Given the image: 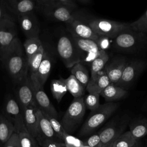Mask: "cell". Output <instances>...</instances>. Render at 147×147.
Masks as SVG:
<instances>
[{
  "label": "cell",
  "mask_w": 147,
  "mask_h": 147,
  "mask_svg": "<svg viewBox=\"0 0 147 147\" xmlns=\"http://www.w3.org/2000/svg\"><path fill=\"white\" fill-rule=\"evenodd\" d=\"M0 58L7 72L16 84L29 75L28 58L18 37Z\"/></svg>",
  "instance_id": "obj_1"
},
{
  "label": "cell",
  "mask_w": 147,
  "mask_h": 147,
  "mask_svg": "<svg viewBox=\"0 0 147 147\" xmlns=\"http://www.w3.org/2000/svg\"><path fill=\"white\" fill-rule=\"evenodd\" d=\"M118 107V104L117 103L106 102L92 111L81 127L79 136H85L92 133L115 111Z\"/></svg>",
  "instance_id": "obj_2"
},
{
  "label": "cell",
  "mask_w": 147,
  "mask_h": 147,
  "mask_svg": "<svg viewBox=\"0 0 147 147\" xmlns=\"http://www.w3.org/2000/svg\"><path fill=\"white\" fill-rule=\"evenodd\" d=\"M86 108L83 96L74 98L61 121L67 133L71 134L75 130L84 115Z\"/></svg>",
  "instance_id": "obj_3"
},
{
  "label": "cell",
  "mask_w": 147,
  "mask_h": 147,
  "mask_svg": "<svg viewBox=\"0 0 147 147\" xmlns=\"http://www.w3.org/2000/svg\"><path fill=\"white\" fill-rule=\"evenodd\" d=\"M57 53L67 68H71L80 60L75 43L69 34H61L56 42Z\"/></svg>",
  "instance_id": "obj_4"
},
{
  "label": "cell",
  "mask_w": 147,
  "mask_h": 147,
  "mask_svg": "<svg viewBox=\"0 0 147 147\" xmlns=\"http://www.w3.org/2000/svg\"><path fill=\"white\" fill-rule=\"evenodd\" d=\"M87 23L97 35L110 38H114L121 33L131 29L130 24L106 19H92Z\"/></svg>",
  "instance_id": "obj_5"
},
{
  "label": "cell",
  "mask_w": 147,
  "mask_h": 147,
  "mask_svg": "<svg viewBox=\"0 0 147 147\" xmlns=\"http://www.w3.org/2000/svg\"><path fill=\"white\" fill-rule=\"evenodd\" d=\"M76 46L80 63L90 65L100 54V50L96 41L75 37L69 33Z\"/></svg>",
  "instance_id": "obj_6"
},
{
  "label": "cell",
  "mask_w": 147,
  "mask_h": 147,
  "mask_svg": "<svg viewBox=\"0 0 147 147\" xmlns=\"http://www.w3.org/2000/svg\"><path fill=\"white\" fill-rule=\"evenodd\" d=\"M43 13L50 20L63 22L66 24L78 19H82V17L78 14L75 9L67 6L57 3L49 6L41 8Z\"/></svg>",
  "instance_id": "obj_7"
},
{
  "label": "cell",
  "mask_w": 147,
  "mask_h": 147,
  "mask_svg": "<svg viewBox=\"0 0 147 147\" xmlns=\"http://www.w3.org/2000/svg\"><path fill=\"white\" fill-rule=\"evenodd\" d=\"M3 115L14 125L16 133L27 131L24 123L23 112L17 100L13 97H8L6 99Z\"/></svg>",
  "instance_id": "obj_8"
},
{
  "label": "cell",
  "mask_w": 147,
  "mask_h": 147,
  "mask_svg": "<svg viewBox=\"0 0 147 147\" xmlns=\"http://www.w3.org/2000/svg\"><path fill=\"white\" fill-rule=\"evenodd\" d=\"M17 34L15 19H7L0 22V57L11 45Z\"/></svg>",
  "instance_id": "obj_9"
},
{
  "label": "cell",
  "mask_w": 147,
  "mask_h": 147,
  "mask_svg": "<svg viewBox=\"0 0 147 147\" xmlns=\"http://www.w3.org/2000/svg\"><path fill=\"white\" fill-rule=\"evenodd\" d=\"M18 84L16 90V100L22 112L30 105L36 104L34 101L33 82L29 75Z\"/></svg>",
  "instance_id": "obj_10"
},
{
  "label": "cell",
  "mask_w": 147,
  "mask_h": 147,
  "mask_svg": "<svg viewBox=\"0 0 147 147\" xmlns=\"http://www.w3.org/2000/svg\"><path fill=\"white\" fill-rule=\"evenodd\" d=\"M145 66V62L142 60H137L127 62L121 78L115 85L126 90L141 72Z\"/></svg>",
  "instance_id": "obj_11"
},
{
  "label": "cell",
  "mask_w": 147,
  "mask_h": 147,
  "mask_svg": "<svg viewBox=\"0 0 147 147\" xmlns=\"http://www.w3.org/2000/svg\"><path fill=\"white\" fill-rule=\"evenodd\" d=\"M66 25L69 33L75 37L95 41H96L99 37V36L94 32L88 23L82 19L75 20Z\"/></svg>",
  "instance_id": "obj_12"
},
{
  "label": "cell",
  "mask_w": 147,
  "mask_h": 147,
  "mask_svg": "<svg viewBox=\"0 0 147 147\" xmlns=\"http://www.w3.org/2000/svg\"><path fill=\"white\" fill-rule=\"evenodd\" d=\"M32 82L34 101L37 107L44 113L58 119V113L44 91V87L40 86L38 84L33 81Z\"/></svg>",
  "instance_id": "obj_13"
},
{
  "label": "cell",
  "mask_w": 147,
  "mask_h": 147,
  "mask_svg": "<svg viewBox=\"0 0 147 147\" xmlns=\"http://www.w3.org/2000/svg\"><path fill=\"white\" fill-rule=\"evenodd\" d=\"M17 18L20 28L26 38L39 37V23L33 12L18 16Z\"/></svg>",
  "instance_id": "obj_14"
},
{
  "label": "cell",
  "mask_w": 147,
  "mask_h": 147,
  "mask_svg": "<svg viewBox=\"0 0 147 147\" xmlns=\"http://www.w3.org/2000/svg\"><path fill=\"white\" fill-rule=\"evenodd\" d=\"M142 34L144 33L136 32L132 29L123 32L114 38V45L122 50L131 49L140 42Z\"/></svg>",
  "instance_id": "obj_15"
},
{
  "label": "cell",
  "mask_w": 147,
  "mask_h": 147,
  "mask_svg": "<svg viewBox=\"0 0 147 147\" xmlns=\"http://www.w3.org/2000/svg\"><path fill=\"white\" fill-rule=\"evenodd\" d=\"M53 57L50 52L45 47V53L44 57L39 66L35 78L33 79H32V80L33 82L38 84L40 86L44 87V84L49 76L53 65Z\"/></svg>",
  "instance_id": "obj_16"
},
{
  "label": "cell",
  "mask_w": 147,
  "mask_h": 147,
  "mask_svg": "<svg viewBox=\"0 0 147 147\" xmlns=\"http://www.w3.org/2000/svg\"><path fill=\"white\" fill-rule=\"evenodd\" d=\"M11 13L17 16L33 13L39 6L33 0H5Z\"/></svg>",
  "instance_id": "obj_17"
},
{
  "label": "cell",
  "mask_w": 147,
  "mask_h": 147,
  "mask_svg": "<svg viewBox=\"0 0 147 147\" xmlns=\"http://www.w3.org/2000/svg\"><path fill=\"white\" fill-rule=\"evenodd\" d=\"M36 104L30 105L23 112L25 127L28 133L35 139L38 134V117Z\"/></svg>",
  "instance_id": "obj_18"
},
{
  "label": "cell",
  "mask_w": 147,
  "mask_h": 147,
  "mask_svg": "<svg viewBox=\"0 0 147 147\" xmlns=\"http://www.w3.org/2000/svg\"><path fill=\"white\" fill-rule=\"evenodd\" d=\"M37 114L38 117V134L36 140L49 139L60 141L56 137L49 121L39 108L37 109Z\"/></svg>",
  "instance_id": "obj_19"
},
{
  "label": "cell",
  "mask_w": 147,
  "mask_h": 147,
  "mask_svg": "<svg viewBox=\"0 0 147 147\" xmlns=\"http://www.w3.org/2000/svg\"><path fill=\"white\" fill-rule=\"evenodd\" d=\"M127 63L124 57H118L105 65V71L111 83L116 84L120 80L124 68Z\"/></svg>",
  "instance_id": "obj_20"
},
{
  "label": "cell",
  "mask_w": 147,
  "mask_h": 147,
  "mask_svg": "<svg viewBox=\"0 0 147 147\" xmlns=\"http://www.w3.org/2000/svg\"><path fill=\"white\" fill-rule=\"evenodd\" d=\"M124 128V125L117 126L114 123L109 124L103 128L98 133L102 144L105 145L114 141L123 133Z\"/></svg>",
  "instance_id": "obj_21"
},
{
  "label": "cell",
  "mask_w": 147,
  "mask_h": 147,
  "mask_svg": "<svg viewBox=\"0 0 147 147\" xmlns=\"http://www.w3.org/2000/svg\"><path fill=\"white\" fill-rule=\"evenodd\" d=\"M111 83L106 72L102 70L98 77L94 80H90L86 90L88 93L99 94Z\"/></svg>",
  "instance_id": "obj_22"
},
{
  "label": "cell",
  "mask_w": 147,
  "mask_h": 147,
  "mask_svg": "<svg viewBox=\"0 0 147 147\" xmlns=\"http://www.w3.org/2000/svg\"><path fill=\"white\" fill-rule=\"evenodd\" d=\"M127 94V91L113 84L110 83L100 94L107 102H114V101L124 98Z\"/></svg>",
  "instance_id": "obj_23"
},
{
  "label": "cell",
  "mask_w": 147,
  "mask_h": 147,
  "mask_svg": "<svg viewBox=\"0 0 147 147\" xmlns=\"http://www.w3.org/2000/svg\"><path fill=\"white\" fill-rule=\"evenodd\" d=\"M109 60V56L105 51L102 50L99 56L95 59L90 64L91 80L96 79L105 67Z\"/></svg>",
  "instance_id": "obj_24"
},
{
  "label": "cell",
  "mask_w": 147,
  "mask_h": 147,
  "mask_svg": "<svg viewBox=\"0 0 147 147\" xmlns=\"http://www.w3.org/2000/svg\"><path fill=\"white\" fill-rule=\"evenodd\" d=\"M50 88L51 93L54 98L59 103L68 91L64 78H60L59 79H52L51 82Z\"/></svg>",
  "instance_id": "obj_25"
},
{
  "label": "cell",
  "mask_w": 147,
  "mask_h": 147,
  "mask_svg": "<svg viewBox=\"0 0 147 147\" xmlns=\"http://www.w3.org/2000/svg\"><path fill=\"white\" fill-rule=\"evenodd\" d=\"M44 53L45 46L43 45L35 54L28 59L29 75L30 76L31 79H33L35 78L39 66L44 57Z\"/></svg>",
  "instance_id": "obj_26"
},
{
  "label": "cell",
  "mask_w": 147,
  "mask_h": 147,
  "mask_svg": "<svg viewBox=\"0 0 147 147\" xmlns=\"http://www.w3.org/2000/svg\"><path fill=\"white\" fill-rule=\"evenodd\" d=\"M16 132L14 125L3 115L0 114V142L3 144Z\"/></svg>",
  "instance_id": "obj_27"
},
{
  "label": "cell",
  "mask_w": 147,
  "mask_h": 147,
  "mask_svg": "<svg viewBox=\"0 0 147 147\" xmlns=\"http://www.w3.org/2000/svg\"><path fill=\"white\" fill-rule=\"evenodd\" d=\"M65 80L68 91L69 92L74 98L83 96L84 94L86 88L83 87L73 75L71 74Z\"/></svg>",
  "instance_id": "obj_28"
},
{
  "label": "cell",
  "mask_w": 147,
  "mask_h": 147,
  "mask_svg": "<svg viewBox=\"0 0 147 147\" xmlns=\"http://www.w3.org/2000/svg\"><path fill=\"white\" fill-rule=\"evenodd\" d=\"M71 73L79 81L84 87L86 88L90 80V78L88 71L85 67L84 64L82 63L75 64L71 68Z\"/></svg>",
  "instance_id": "obj_29"
},
{
  "label": "cell",
  "mask_w": 147,
  "mask_h": 147,
  "mask_svg": "<svg viewBox=\"0 0 147 147\" xmlns=\"http://www.w3.org/2000/svg\"><path fill=\"white\" fill-rule=\"evenodd\" d=\"M135 139L138 140L147 135V119L136 121L130 125V130Z\"/></svg>",
  "instance_id": "obj_30"
},
{
  "label": "cell",
  "mask_w": 147,
  "mask_h": 147,
  "mask_svg": "<svg viewBox=\"0 0 147 147\" xmlns=\"http://www.w3.org/2000/svg\"><path fill=\"white\" fill-rule=\"evenodd\" d=\"M42 45L39 37L26 38L23 44V47L28 59L35 54Z\"/></svg>",
  "instance_id": "obj_31"
},
{
  "label": "cell",
  "mask_w": 147,
  "mask_h": 147,
  "mask_svg": "<svg viewBox=\"0 0 147 147\" xmlns=\"http://www.w3.org/2000/svg\"><path fill=\"white\" fill-rule=\"evenodd\" d=\"M137 140L135 139L130 131L122 133L113 142L112 147H130Z\"/></svg>",
  "instance_id": "obj_32"
},
{
  "label": "cell",
  "mask_w": 147,
  "mask_h": 147,
  "mask_svg": "<svg viewBox=\"0 0 147 147\" xmlns=\"http://www.w3.org/2000/svg\"><path fill=\"white\" fill-rule=\"evenodd\" d=\"M42 113L49 121L56 137L58 138L59 140L64 142V137L67 133L63 128L62 125L61 124V122H60L57 118L49 115V114L44 113V111H42Z\"/></svg>",
  "instance_id": "obj_33"
},
{
  "label": "cell",
  "mask_w": 147,
  "mask_h": 147,
  "mask_svg": "<svg viewBox=\"0 0 147 147\" xmlns=\"http://www.w3.org/2000/svg\"><path fill=\"white\" fill-rule=\"evenodd\" d=\"M18 134L20 147H37L36 140L27 131H22Z\"/></svg>",
  "instance_id": "obj_34"
},
{
  "label": "cell",
  "mask_w": 147,
  "mask_h": 147,
  "mask_svg": "<svg viewBox=\"0 0 147 147\" xmlns=\"http://www.w3.org/2000/svg\"><path fill=\"white\" fill-rule=\"evenodd\" d=\"M131 29L141 33H147V10L137 20L130 24Z\"/></svg>",
  "instance_id": "obj_35"
},
{
  "label": "cell",
  "mask_w": 147,
  "mask_h": 147,
  "mask_svg": "<svg viewBox=\"0 0 147 147\" xmlns=\"http://www.w3.org/2000/svg\"><path fill=\"white\" fill-rule=\"evenodd\" d=\"M99 94L88 93L84 98L86 107L91 111L97 109L100 105L99 103Z\"/></svg>",
  "instance_id": "obj_36"
},
{
  "label": "cell",
  "mask_w": 147,
  "mask_h": 147,
  "mask_svg": "<svg viewBox=\"0 0 147 147\" xmlns=\"http://www.w3.org/2000/svg\"><path fill=\"white\" fill-rule=\"evenodd\" d=\"M64 143L65 147H82L84 145L83 141L68 133L64 137Z\"/></svg>",
  "instance_id": "obj_37"
},
{
  "label": "cell",
  "mask_w": 147,
  "mask_h": 147,
  "mask_svg": "<svg viewBox=\"0 0 147 147\" xmlns=\"http://www.w3.org/2000/svg\"><path fill=\"white\" fill-rule=\"evenodd\" d=\"M7 19H15L9 10L5 0H0V22Z\"/></svg>",
  "instance_id": "obj_38"
},
{
  "label": "cell",
  "mask_w": 147,
  "mask_h": 147,
  "mask_svg": "<svg viewBox=\"0 0 147 147\" xmlns=\"http://www.w3.org/2000/svg\"><path fill=\"white\" fill-rule=\"evenodd\" d=\"M39 146L41 147H65L64 142L49 139H36Z\"/></svg>",
  "instance_id": "obj_39"
},
{
  "label": "cell",
  "mask_w": 147,
  "mask_h": 147,
  "mask_svg": "<svg viewBox=\"0 0 147 147\" xmlns=\"http://www.w3.org/2000/svg\"><path fill=\"white\" fill-rule=\"evenodd\" d=\"M83 141L84 145L90 147H102L103 145L98 133L91 136L86 140Z\"/></svg>",
  "instance_id": "obj_40"
},
{
  "label": "cell",
  "mask_w": 147,
  "mask_h": 147,
  "mask_svg": "<svg viewBox=\"0 0 147 147\" xmlns=\"http://www.w3.org/2000/svg\"><path fill=\"white\" fill-rule=\"evenodd\" d=\"M110 38L103 36H99L98 40H96V42L100 50L105 51L106 49H108L110 47Z\"/></svg>",
  "instance_id": "obj_41"
},
{
  "label": "cell",
  "mask_w": 147,
  "mask_h": 147,
  "mask_svg": "<svg viewBox=\"0 0 147 147\" xmlns=\"http://www.w3.org/2000/svg\"><path fill=\"white\" fill-rule=\"evenodd\" d=\"M3 147H20L18 140V134L14 132L7 141L3 144Z\"/></svg>",
  "instance_id": "obj_42"
},
{
  "label": "cell",
  "mask_w": 147,
  "mask_h": 147,
  "mask_svg": "<svg viewBox=\"0 0 147 147\" xmlns=\"http://www.w3.org/2000/svg\"><path fill=\"white\" fill-rule=\"evenodd\" d=\"M38 5L40 8L42 7L49 6L51 5H55L57 3H59L57 0H38Z\"/></svg>",
  "instance_id": "obj_43"
},
{
  "label": "cell",
  "mask_w": 147,
  "mask_h": 147,
  "mask_svg": "<svg viewBox=\"0 0 147 147\" xmlns=\"http://www.w3.org/2000/svg\"><path fill=\"white\" fill-rule=\"evenodd\" d=\"M57 1L60 3L74 9H75V8L76 7V4L75 3L74 0H57Z\"/></svg>",
  "instance_id": "obj_44"
},
{
  "label": "cell",
  "mask_w": 147,
  "mask_h": 147,
  "mask_svg": "<svg viewBox=\"0 0 147 147\" xmlns=\"http://www.w3.org/2000/svg\"><path fill=\"white\" fill-rule=\"evenodd\" d=\"M130 147H144V146H143L141 144H140V142H139L138 141V140L135 142V144H134L133 145H131V146H130Z\"/></svg>",
  "instance_id": "obj_45"
},
{
  "label": "cell",
  "mask_w": 147,
  "mask_h": 147,
  "mask_svg": "<svg viewBox=\"0 0 147 147\" xmlns=\"http://www.w3.org/2000/svg\"><path fill=\"white\" fill-rule=\"evenodd\" d=\"M76 1L84 4H87L90 2V0H76Z\"/></svg>",
  "instance_id": "obj_46"
},
{
  "label": "cell",
  "mask_w": 147,
  "mask_h": 147,
  "mask_svg": "<svg viewBox=\"0 0 147 147\" xmlns=\"http://www.w3.org/2000/svg\"><path fill=\"white\" fill-rule=\"evenodd\" d=\"M114 142V141L111 142H110V143H109V144H107L103 145L102 147H112V146H113V142Z\"/></svg>",
  "instance_id": "obj_47"
},
{
  "label": "cell",
  "mask_w": 147,
  "mask_h": 147,
  "mask_svg": "<svg viewBox=\"0 0 147 147\" xmlns=\"http://www.w3.org/2000/svg\"><path fill=\"white\" fill-rule=\"evenodd\" d=\"M33 1H34L36 2H37V3L38 5V0H33ZM39 6V5H38Z\"/></svg>",
  "instance_id": "obj_48"
},
{
  "label": "cell",
  "mask_w": 147,
  "mask_h": 147,
  "mask_svg": "<svg viewBox=\"0 0 147 147\" xmlns=\"http://www.w3.org/2000/svg\"><path fill=\"white\" fill-rule=\"evenodd\" d=\"M82 147H90V146H87V145H83Z\"/></svg>",
  "instance_id": "obj_49"
},
{
  "label": "cell",
  "mask_w": 147,
  "mask_h": 147,
  "mask_svg": "<svg viewBox=\"0 0 147 147\" xmlns=\"http://www.w3.org/2000/svg\"><path fill=\"white\" fill-rule=\"evenodd\" d=\"M2 145H2V144H1V142H0V147H3V146H2Z\"/></svg>",
  "instance_id": "obj_50"
},
{
  "label": "cell",
  "mask_w": 147,
  "mask_h": 147,
  "mask_svg": "<svg viewBox=\"0 0 147 147\" xmlns=\"http://www.w3.org/2000/svg\"><path fill=\"white\" fill-rule=\"evenodd\" d=\"M37 147H41V146H39V145H38V146H37Z\"/></svg>",
  "instance_id": "obj_51"
}]
</instances>
